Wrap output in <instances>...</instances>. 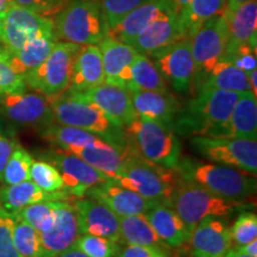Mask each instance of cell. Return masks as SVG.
Masks as SVG:
<instances>
[{
    "label": "cell",
    "mask_w": 257,
    "mask_h": 257,
    "mask_svg": "<svg viewBox=\"0 0 257 257\" xmlns=\"http://www.w3.org/2000/svg\"><path fill=\"white\" fill-rule=\"evenodd\" d=\"M180 180L176 170L167 169L144 159L126 141L120 173L113 181L148 200L170 206Z\"/></svg>",
    "instance_id": "cell-1"
},
{
    "label": "cell",
    "mask_w": 257,
    "mask_h": 257,
    "mask_svg": "<svg viewBox=\"0 0 257 257\" xmlns=\"http://www.w3.org/2000/svg\"><path fill=\"white\" fill-rule=\"evenodd\" d=\"M240 93L214 88H201L188 101L173 124L182 135L214 137L229 120Z\"/></svg>",
    "instance_id": "cell-2"
},
{
    "label": "cell",
    "mask_w": 257,
    "mask_h": 257,
    "mask_svg": "<svg viewBox=\"0 0 257 257\" xmlns=\"http://www.w3.org/2000/svg\"><path fill=\"white\" fill-rule=\"evenodd\" d=\"M48 101L56 124L82 128L118 146L126 143L123 128L81 93L67 89L62 94L48 98Z\"/></svg>",
    "instance_id": "cell-3"
},
{
    "label": "cell",
    "mask_w": 257,
    "mask_h": 257,
    "mask_svg": "<svg viewBox=\"0 0 257 257\" xmlns=\"http://www.w3.org/2000/svg\"><path fill=\"white\" fill-rule=\"evenodd\" d=\"M176 172L182 180L227 200L244 201L256 192L255 178L252 179L250 173L232 167L181 159Z\"/></svg>",
    "instance_id": "cell-4"
},
{
    "label": "cell",
    "mask_w": 257,
    "mask_h": 257,
    "mask_svg": "<svg viewBox=\"0 0 257 257\" xmlns=\"http://www.w3.org/2000/svg\"><path fill=\"white\" fill-rule=\"evenodd\" d=\"M53 32L57 42L98 44L107 36L108 25L94 0H69L54 16Z\"/></svg>",
    "instance_id": "cell-5"
},
{
    "label": "cell",
    "mask_w": 257,
    "mask_h": 257,
    "mask_svg": "<svg viewBox=\"0 0 257 257\" xmlns=\"http://www.w3.org/2000/svg\"><path fill=\"white\" fill-rule=\"evenodd\" d=\"M131 147L150 162L176 170L181 162V146L175 130L161 121L136 118L123 127Z\"/></svg>",
    "instance_id": "cell-6"
},
{
    "label": "cell",
    "mask_w": 257,
    "mask_h": 257,
    "mask_svg": "<svg viewBox=\"0 0 257 257\" xmlns=\"http://www.w3.org/2000/svg\"><path fill=\"white\" fill-rule=\"evenodd\" d=\"M243 202L218 197L200 186L181 179L173 195L170 206L178 212L180 218L192 232L205 218L227 217L239 208H245L246 205Z\"/></svg>",
    "instance_id": "cell-7"
},
{
    "label": "cell",
    "mask_w": 257,
    "mask_h": 257,
    "mask_svg": "<svg viewBox=\"0 0 257 257\" xmlns=\"http://www.w3.org/2000/svg\"><path fill=\"white\" fill-rule=\"evenodd\" d=\"M80 47L69 42H56L44 62L23 76L27 87L47 98L66 92L69 87L74 59Z\"/></svg>",
    "instance_id": "cell-8"
},
{
    "label": "cell",
    "mask_w": 257,
    "mask_h": 257,
    "mask_svg": "<svg viewBox=\"0 0 257 257\" xmlns=\"http://www.w3.org/2000/svg\"><path fill=\"white\" fill-rule=\"evenodd\" d=\"M192 147L202 157L227 167L257 173V142L250 138H220L193 136Z\"/></svg>",
    "instance_id": "cell-9"
},
{
    "label": "cell",
    "mask_w": 257,
    "mask_h": 257,
    "mask_svg": "<svg viewBox=\"0 0 257 257\" xmlns=\"http://www.w3.org/2000/svg\"><path fill=\"white\" fill-rule=\"evenodd\" d=\"M229 41L227 14L208 19L201 24L191 36V50L195 66L194 82H202L224 56Z\"/></svg>",
    "instance_id": "cell-10"
},
{
    "label": "cell",
    "mask_w": 257,
    "mask_h": 257,
    "mask_svg": "<svg viewBox=\"0 0 257 257\" xmlns=\"http://www.w3.org/2000/svg\"><path fill=\"white\" fill-rule=\"evenodd\" d=\"M43 32H53V18L12 3L0 14V42L8 53L19 50Z\"/></svg>",
    "instance_id": "cell-11"
},
{
    "label": "cell",
    "mask_w": 257,
    "mask_h": 257,
    "mask_svg": "<svg viewBox=\"0 0 257 257\" xmlns=\"http://www.w3.org/2000/svg\"><path fill=\"white\" fill-rule=\"evenodd\" d=\"M0 118L14 126L43 128L54 124L49 101L40 93L0 94Z\"/></svg>",
    "instance_id": "cell-12"
},
{
    "label": "cell",
    "mask_w": 257,
    "mask_h": 257,
    "mask_svg": "<svg viewBox=\"0 0 257 257\" xmlns=\"http://www.w3.org/2000/svg\"><path fill=\"white\" fill-rule=\"evenodd\" d=\"M161 75L178 93L186 94L194 86L195 66L191 50V37H185L149 55Z\"/></svg>",
    "instance_id": "cell-13"
},
{
    "label": "cell",
    "mask_w": 257,
    "mask_h": 257,
    "mask_svg": "<svg viewBox=\"0 0 257 257\" xmlns=\"http://www.w3.org/2000/svg\"><path fill=\"white\" fill-rule=\"evenodd\" d=\"M42 159L56 167L62 176L64 189L73 199L83 198L89 188L102 184L107 178L88 163L62 149L44 153Z\"/></svg>",
    "instance_id": "cell-14"
},
{
    "label": "cell",
    "mask_w": 257,
    "mask_h": 257,
    "mask_svg": "<svg viewBox=\"0 0 257 257\" xmlns=\"http://www.w3.org/2000/svg\"><path fill=\"white\" fill-rule=\"evenodd\" d=\"M80 234L81 231L73 201L60 200L53 226L46 232L40 233L43 257H56L74 248Z\"/></svg>",
    "instance_id": "cell-15"
},
{
    "label": "cell",
    "mask_w": 257,
    "mask_h": 257,
    "mask_svg": "<svg viewBox=\"0 0 257 257\" xmlns=\"http://www.w3.org/2000/svg\"><path fill=\"white\" fill-rule=\"evenodd\" d=\"M81 234L105 237L121 243L119 217L101 202L91 198L73 199Z\"/></svg>",
    "instance_id": "cell-16"
},
{
    "label": "cell",
    "mask_w": 257,
    "mask_h": 257,
    "mask_svg": "<svg viewBox=\"0 0 257 257\" xmlns=\"http://www.w3.org/2000/svg\"><path fill=\"white\" fill-rule=\"evenodd\" d=\"M85 197L104 204L118 217L146 214L156 205V202L148 200L138 193L125 188L110 179L95 187L89 188Z\"/></svg>",
    "instance_id": "cell-17"
},
{
    "label": "cell",
    "mask_w": 257,
    "mask_h": 257,
    "mask_svg": "<svg viewBox=\"0 0 257 257\" xmlns=\"http://www.w3.org/2000/svg\"><path fill=\"white\" fill-rule=\"evenodd\" d=\"M101 53L105 83L128 89L131 82V66L138 51L111 36H106L98 43Z\"/></svg>",
    "instance_id": "cell-18"
},
{
    "label": "cell",
    "mask_w": 257,
    "mask_h": 257,
    "mask_svg": "<svg viewBox=\"0 0 257 257\" xmlns=\"http://www.w3.org/2000/svg\"><path fill=\"white\" fill-rule=\"evenodd\" d=\"M186 245L199 255L224 256L233 245L229 223L217 217L205 218L192 230Z\"/></svg>",
    "instance_id": "cell-19"
},
{
    "label": "cell",
    "mask_w": 257,
    "mask_h": 257,
    "mask_svg": "<svg viewBox=\"0 0 257 257\" xmlns=\"http://www.w3.org/2000/svg\"><path fill=\"white\" fill-rule=\"evenodd\" d=\"M81 94L94 102L115 125L121 128L137 118L133 106L131 92L126 88L104 82L89 91L81 92Z\"/></svg>",
    "instance_id": "cell-20"
},
{
    "label": "cell",
    "mask_w": 257,
    "mask_h": 257,
    "mask_svg": "<svg viewBox=\"0 0 257 257\" xmlns=\"http://www.w3.org/2000/svg\"><path fill=\"white\" fill-rule=\"evenodd\" d=\"M186 36L176 12L160 16L138 34L130 46L138 53L149 56L155 51L175 43Z\"/></svg>",
    "instance_id": "cell-21"
},
{
    "label": "cell",
    "mask_w": 257,
    "mask_h": 257,
    "mask_svg": "<svg viewBox=\"0 0 257 257\" xmlns=\"http://www.w3.org/2000/svg\"><path fill=\"white\" fill-rule=\"evenodd\" d=\"M168 12H175L173 0H147L125 15L114 27L108 29L107 35L130 44L144 28Z\"/></svg>",
    "instance_id": "cell-22"
},
{
    "label": "cell",
    "mask_w": 257,
    "mask_h": 257,
    "mask_svg": "<svg viewBox=\"0 0 257 257\" xmlns=\"http://www.w3.org/2000/svg\"><path fill=\"white\" fill-rule=\"evenodd\" d=\"M125 144L118 146L105 140H99L87 146L68 147L62 150L80 157L107 179L115 180L119 175L123 165V149Z\"/></svg>",
    "instance_id": "cell-23"
},
{
    "label": "cell",
    "mask_w": 257,
    "mask_h": 257,
    "mask_svg": "<svg viewBox=\"0 0 257 257\" xmlns=\"http://www.w3.org/2000/svg\"><path fill=\"white\" fill-rule=\"evenodd\" d=\"M104 82V68L98 44L81 46L74 59L68 91L86 92Z\"/></svg>",
    "instance_id": "cell-24"
},
{
    "label": "cell",
    "mask_w": 257,
    "mask_h": 257,
    "mask_svg": "<svg viewBox=\"0 0 257 257\" xmlns=\"http://www.w3.org/2000/svg\"><path fill=\"white\" fill-rule=\"evenodd\" d=\"M131 99L138 118L161 121L172 127L182 110L178 99L168 91H135L131 92Z\"/></svg>",
    "instance_id": "cell-25"
},
{
    "label": "cell",
    "mask_w": 257,
    "mask_h": 257,
    "mask_svg": "<svg viewBox=\"0 0 257 257\" xmlns=\"http://www.w3.org/2000/svg\"><path fill=\"white\" fill-rule=\"evenodd\" d=\"M214 137L257 140V96L251 92L240 93L229 120Z\"/></svg>",
    "instance_id": "cell-26"
},
{
    "label": "cell",
    "mask_w": 257,
    "mask_h": 257,
    "mask_svg": "<svg viewBox=\"0 0 257 257\" xmlns=\"http://www.w3.org/2000/svg\"><path fill=\"white\" fill-rule=\"evenodd\" d=\"M73 198L66 189L54 193L42 191L31 180L21 184L0 187V206L9 213L16 214L29 205L48 200H68Z\"/></svg>",
    "instance_id": "cell-27"
},
{
    "label": "cell",
    "mask_w": 257,
    "mask_h": 257,
    "mask_svg": "<svg viewBox=\"0 0 257 257\" xmlns=\"http://www.w3.org/2000/svg\"><path fill=\"white\" fill-rule=\"evenodd\" d=\"M146 214L154 231L168 248L176 249L188 242L191 231L172 206L156 204Z\"/></svg>",
    "instance_id": "cell-28"
},
{
    "label": "cell",
    "mask_w": 257,
    "mask_h": 257,
    "mask_svg": "<svg viewBox=\"0 0 257 257\" xmlns=\"http://www.w3.org/2000/svg\"><path fill=\"white\" fill-rule=\"evenodd\" d=\"M229 41L226 50L239 46L256 48L257 42V0H250L227 12ZM225 50V51H226Z\"/></svg>",
    "instance_id": "cell-29"
},
{
    "label": "cell",
    "mask_w": 257,
    "mask_h": 257,
    "mask_svg": "<svg viewBox=\"0 0 257 257\" xmlns=\"http://www.w3.org/2000/svg\"><path fill=\"white\" fill-rule=\"evenodd\" d=\"M56 42L54 32H43L15 53L6 51V59L18 75L24 76L44 62Z\"/></svg>",
    "instance_id": "cell-30"
},
{
    "label": "cell",
    "mask_w": 257,
    "mask_h": 257,
    "mask_svg": "<svg viewBox=\"0 0 257 257\" xmlns=\"http://www.w3.org/2000/svg\"><path fill=\"white\" fill-rule=\"evenodd\" d=\"M119 226L121 243H125L126 245L152 246L165 251L168 249V246L154 231L147 214L119 217Z\"/></svg>",
    "instance_id": "cell-31"
},
{
    "label": "cell",
    "mask_w": 257,
    "mask_h": 257,
    "mask_svg": "<svg viewBox=\"0 0 257 257\" xmlns=\"http://www.w3.org/2000/svg\"><path fill=\"white\" fill-rule=\"evenodd\" d=\"M201 88L223 89L237 93L251 92L246 73L225 60H220L205 76L199 89Z\"/></svg>",
    "instance_id": "cell-32"
},
{
    "label": "cell",
    "mask_w": 257,
    "mask_h": 257,
    "mask_svg": "<svg viewBox=\"0 0 257 257\" xmlns=\"http://www.w3.org/2000/svg\"><path fill=\"white\" fill-rule=\"evenodd\" d=\"M225 11L226 0H188L178 16L186 36L191 37L201 24Z\"/></svg>",
    "instance_id": "cell-33"
},
{
    "label": "cell",
    "mask_w": 257,
    "mask_h": 257,
    "mask_svg": "<svg viewBox=\"0 0 257 257\" xmlns=\"http://www.w3.org/2000/svg\"><path fill=\"white\" fill-rule=\"evenodd\" d=\"M128 91H168L166 80L149 56L137 53L131 66V82Z\"/></svg>",
    "instance_id": "cell-34"
},
{
    "label": "cell",
    "mask_w": 257,
    "mask_h": 257,
    "mask_svg": "<svg viewBox=\"0 0 257 257\" xmlns=\"http://www.w3.org/2000/svg\"><path fill=\"white\" fill-rule=\"evenodd\" d=\"M41 135L44 140H47L48 142L59 149H66L68 147H83L94 143L99 140H104V138L96 136L95 134L82 130V128L56 123L43 128L41 131Z\"/></svg>",
    "instance_id": "cell-35"
},
{
    "label": "cell",
    "mask_w": 257,
    "mask_h": 257,
    "mask_svg": "<svg viewBox=\"0 0 257 257\" xmlns=\"http://www.w3.org/2000/svg\"><path fill=\"white\" fill-rule=\"evenodd\" d=\"M60 200L41 201L22 208L16 217L31 225L38 232H46L53 226L56 218V208Z\"/></svg>",
    "instance_id": "cell-36"
},
{
    "label": "cell",
    "mask_w": 257,
    "mask_h": 257,
    "mask_svg": "<svg viewBox=\"0 0 257 257\" xmlns=\"http://www.w3.org/2000/svg\"><path fill=\"white\" fill-rule=\"evenodd\" d=\"M32 162H34V159L30 153L21 146L16 148L3 170L2 184H4V186H11L30 180Z\"/></svg>",
    "instance_id": "cell-37"
},
{
    "label": "cell",
    "mask_w": 257,
    "mask_h": 257,
    "mask_svg": "<svg viewBox=\"0 0 257 257\" xmlns=\"http://www.w3.org/2000/svg\"><path fill=\"white\" fill-rule=\"evenodd\" d=\"M14 243L21 257H43L40 232L17 217L14 227Z\"/></svg>",
    "instance_id": "cell-38"
},
{
    "label": "cell",
    "mask_w": 257,
    "mask_h": 257,
    "mask_svg": "<svg viewBox=\"0 0 257 257\" xmlns=\"http://www.w3.org/2000/svg\"><path fill=\"white\" fill-rule=\"evenodd\" d=\"M30 180L42 191L54 193L63 191L64 184L60 172L48 161L41 160L32 162L30 169Z\"/></svg>",
    "instance_id": "cell-39"
},
{
    "label": "cell",
    "mask_w": 257,
    "mask_h": 257,
    "mask_svg": "<svg viewBox=\"0 0 257 257\" xmlns=\"http://www.w3.org/2000/svg\"><path fill=\"white\" fill-rule=\"evenodd\" d=\"M74 248L82 251L87 257H115L120 249L119 243L114 240L85 233L80 234Z\"/></svg>",
    "instance_id": "cell-40"
},
{
    "label": "cell",
    "mask_w": 257,
    "mask_h": 257,
    "mask_svg": "<svg viewBox=\"0 0 257 257\" xmlns=\"http://www.w3.org/2000/svg\"><path fill=\"white\" fill-rule=\"evenodd\" d=\"M231 238L236 246L248 244L257 238V216L255 212H242L232 226Z\"/></svg>",
    "instance_id": "cell-41"
},
{
    "label": "cell",
    "mask_w": 257,
    "mask_h": 257,
    "mask_svg": "<svg viewBox=\"0 0 257 257\" xmlns=\"http://www.w3.org/2000/svg\"><path fill=\"white\" fill-rule=\"evenodd\" d=\"M23 76L11 68L6 59V50L0 51V94H15L27 92Z\"/></svg>",
    "instance_id": "cell-42"
},
{
    "label": "cell",
    "mask_w": 257,
    "mask_h": 257,
    "mask_svg": "<svg viewBox=\"0 0 257 257\" xmlns=\"http://www.w3.org/2000/svg\"><path fill=\"white\" fill-rule=\"evenodd\" d=\"M16 216L0 206V257H21L14 243Z\"/></svg>",
    "instance_id": "cell-43"
},
{
    "label": "cell",
    "mask_w": 257,
    "mask_h": 257,
    "mask_svg": "<svg viewBox=\"0 0 257 257\" xmlns=\"http://www.w3.org/2000/svg\"><path fill=\"white\" fill-rule=\"evenodd\" d=\"M147 0H102L101 10L108 29L114 27L125 15Z\"/></svg>",
    "instance_id": "cell-44"
},
{
    "label": "cell",
    "mask_w": 257,
    "mask_h": 257,
    "mask_svg": "<svg viewBox=\"0 0 257 257\" xmlns=\"http://www.w3.org/2000/svg\"><path fill=\"white\" fill-rule=\"evenodd\" d=\"M221 60L232 63L244 73H250L257 69L256 48L251 46H239L225 51Z\"/></svg>",
    "instance_id": "cell-45"
},
{
    "label": "cell",
    "mask_w": 257,
    "mask_h": 257,
    "mask_svg": "<svg viewBox=\"0 0 257 257\" xmlns=\"http://www.w3.org/2000/svg\"><path fill=\"white\" fill-rule=\"evenodd\" d=\"M18 147L19 143L15 126L0 118V184L6 162Z\"/></svg>",
    "instance_id": "cell-46"
},
{
    "label": "cell",
    "mask_w": 257,
    "mask_h": 257,
    "mask_svg": "<svg viewBox=\"0 0 257 257\" xmlns=\"http://www.w3.org/2000/svg\"><path fill=\"white\" fill-rule=\"evenodd\" d=\"M69 0H11L12 4L23 6L44 17L53 18Z\"/></svg>",
    "instance_id": "cell-47"
},
{
    "label": "cell",
    "mask_w": 257,
    "mask_h": 257,
    "mask_svg": "<svg viewBox=\"0 0 257 257\" xmlns=\"http://www.w3.org/2000/svg\"><path fill=\"white\" fill-rule=\"evenodd\" d=\"M115 257H170L165 250L152 246L126 245L124 249H119Z\"/></svg>",
    "instance_id": "cell-48"
},
{
    "label": "cell",
    "mask_w": 257,
    "mask_h": 257,
    "mask_svg": "<svg viewBox=\"0 0 257 257\" xmlns=\"http://www.w3.org/2000/svg\"><path fill=\"white\" fill-rule=\"evenodd\" d=\"M237 250H239L240 252L246 253V255L252 256V257H257V239L252 240L248 244H244V245L240 246H234Z\"/></svg>",
    "instance_id": "cell-49"
},
{
    "label": "cell",
    "mask_w": 257,
    "mask_h": 257,
    "mask_svg": "<svg viewBox=\"0 0 257 257\" xmlns=\"http://www.w3.org/2000/svg\"><path fill=\"white\" fill-rule=\"evenodd\" d=\"M178 249H180V250L175 255V257H211V256H204V255H199V253L193 252L192 250L188 248V246H186L185 248V244L184 245L179 246ZM221 257H224V256H221Z\"/></svg>",
    "instance_id": "cell-50"
},
{
    "label": "cell",
    "mask_w": 257,
    "mask_h": 257,
    "mask_svg": "<svg viewBox=\"0 0 257 257\" xmlns=\"http://www.w3.org/2000/svg\"><path fill=\"white\" fill-rule=\"evenodd\" d=\"M248 75V82H249V86H250V91L255 96H257V69L252 70V72H250L246 74Z\"/></svg>",
    "instance_id": "cell-51"
},
{
    "label": "cell",
    "mask_w": 257,
    "mask_h": 257,
    "mask_svg": "<svg viewBox=\"0 0 257 257\" xmlns=\"http://www.w3.org/2000/svg\"><path fill=\"white\" fill-rule=\"evenodd\" d=\"M56 257H87L83 253L82 251H80V250H78L76 248H70L68 250H66V251L60 253L59 256Z\"/></svg>",
    "instance_id": "cell-52"
},
{
    "label": "cell",
    "mask_w": 257,
    "mask_h": 257,
    "mask_svg": "<svg viewBox=\"0 0 257 257\" xmlns=\"http://www.w3.org/2000/svg\"><path fill=\"white\" fill-rule=\"evenodd\" d=\"M250 2V0H226V11L232 12L234 9H237L244 3Z\"/></svg>",
    "instance_id": "cell-53"
},
{
    "label": "cell",
    "mask_w": 257,
    "mask_h": 257,
    "mask_svg": "<svg viewBox=\"0 0 257 257\" xmlns=\"http://www.w3.org/2000/svg\"><path fill=\"white\" fill-rule=\"evenodd\" d=\"M224 257H252V256H249L246 255V253L240 252L239 250H237L236 248H231L229 251L225 253Z\"/></svg>",
    "instance_id": "cell-54"
},
{
    "label": "cell",
    "mask_w": 257,
    "mask_h": 257,
    "mask_svg": "<svg viewBox=\"0 0 257 257\" xmlns=\"http://www.w3.org/2000/svg\"><path fill=\"white\" fill-rule=\"evenodd\" d=\"M187 3L188 0H173V8H174V11L176 14H179L180 10L184 8Z\"/></svg>",
    "instance_id": "cell-55"
},
{
    "label": "cell",
    "mask_w": 257,
    "mask_h": 257,
    "mask_svg": "<svg viewBox=\"0 0 257 257\" xmlns=\"http://www.w3.org/2000/svg\"><path fill=\"white\" fill-rule=\"evenodd\" d=\"M11 4V0H0V14Z\"/></svg>",
    "instance_id": "cell-56"
},
{
    "label": "cell",
    "mask_w": 257,
    "mask_h": 257,
    "mask_svg": "<svg viewBox=\"0 0 257 257\" xmlns=\"http://www.w3.org/2000/svg\"><path fill=\"white\" fill-rule=\"evenodd\" d=\"M3 50H5V49H4V47H3L2 42H0V51H3Z\"/></svg>",
    "instance_id": "cell-57"
}]
</instances>
